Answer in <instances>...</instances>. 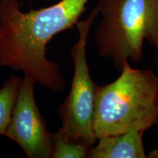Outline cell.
I'll return each mask as SVG.
<instances>
[{"mask_svg": "<svg viewBox=\"0 0 158 158\" xmlns=\"http://www.w3.org/2000/svg\"><path fill=\"white\" fill-rule=\"evenodd\" d=\"M89 0H60L24 12L19 0H0V66L23 72L51 92L62 93L66 81L59 63L47 58L55 35L72 29Z\"/></svg>", "mask_w": 158, "mask_h": 158, "instance_id": "1", "label": "cell"}, {"mask_svg": "<svg viewBox=\"0 0 158 158\" xmlns=\"http://www.w3.org/2000/svg\"><path fill=\"white\" fill-rule=\"evenodd\" d=\"M23 78L13 76L0 88V135H5L10 122Z\"/></svg>", "mask_w": 158, "mask_h": 158, "instance_id": "7", "label": "cell"}, {"mask_svg": "<svg viewBox=\"0 0 158 158\" xmlns=\"http://www.w3.org/2000/svg\"><path fill=\"white\" fill-rule=\"evenodd\" d=\"M147 157H152V158H158V149H154L151 151L149 154V156Z\"/></svg>", "mask_w": 158, "mask_h": 158, "instance_id": "9", "label": "cell"}, {"mask_svg": "<svg viewBox=\"0 0 158 158\" xmlns=\"http://www.w3.org/2000/svg\"><path fill=\"white\" fill-rule=\"evenodd\" d=\"M98 54L121 72L124 63L143 59L144 41L156 51L158 66V0H99Z\"/></svg>", "mask_w": 158, "mask_h": 158, "instance_id": "3", "label": "cell"}, {"mask_svg": "<svg viewBox=\"0 0 158 158\" xmlns=\"http://www.w3.org/2000/svg\"><path fill=\"white\" fill-rule=\"evenodd\" d=\"M23 1H25V0H22V2H23Z\"/></svg>", "mask_w": 158, "mask_h": 158, "instance_id": "10", "label": "cell"}, {"mask_svg": "<svg viewBox=\"0 0 158 158\" xmlns=\"http://www.w3.org/2000/svg\"><path fill=\"white\" fill-rule=\"evenodd\" d=\"M90 148L84 142L70 140L60 129L51 135V158L87 157Z\"/></svg>", "mask_w": 158, "mask_h": 158, "instance_id": "8", "label": "cell"}, {"mask_svg": "<svg viewBox=\"0 0 158 158\" xmlns=\"http://www.w3.org/2000/svg\"><path fill=\"white\" fill-rule=\"evenodd\" d=\"M158 124V76L124 63L120 76L96 86L94 130L97 138L132 131L145 132Z\"/></svg>", "mask_w": 158, "mask_h": 158, "instance_id": "2", "label": "cell"}, {"mask_svg": "<svg viewBox=\"0 0 158 158\" xmlns=\"http://www.w3.org/2000/svg\"><path fill=\"white\" fill-rule=\"evenodd\" d=\"M98 15L96 7L87 19L76 23L78 40L70 49L74 65L73 77L70 92L59 108V116L62 121L59 129L72 141L84 142L91 147L98 141L94 130L97 84L91 77L86 44L90 29Z\"/></svg>", "mask_w": 158, "mask_h": 158, "instance_id": "4", "label": "cell"}, {"mask_svg": "<svg viewBox=\"0 0 158 158\" xmlns=\"http://www.w3.org/2000/svg\"><path fill=\"white\" fill-rule=\"evenodd\" d=\"M35 81L24 76L5 136L29 158H50L51 135L35 100Z\"/></svg>", "mask_w": 158, "mask_h": 158, "instance_id": "5", "label": "cell"}, {"mask_svg": "<svg viewBox=\"0 0 158 158\" xmlns=\"http://www.w3.org/2000/svg\"><path fill=\"white\" fill-rule=\"evenodd\" d=\"M144 132L132 130L98 138L88 152L89 158H146L143 143Z\"/></svg>", "mask_w": 158, "mask_h": 158, "instance_id": "6", "label": "cell"}]
</instances>
